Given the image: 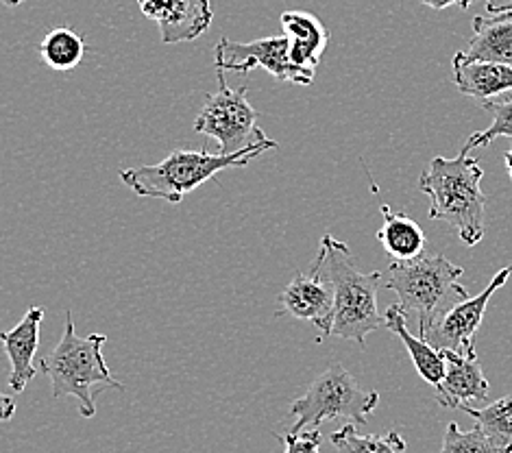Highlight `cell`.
I'll return each mask as SVG.
<instances>
[{
    "label": "cell",
    "instance_id": "obj_28",
    "mask_svg": "<svg viewBox=\"0 0 512 453\" xmlns=\"http://www.w3.org/2000/svg\"><path fill=\"white\" fill-rule=\"evenodd\" d=\"M486 9L489 14H504V11H512V0H486Z\"/></svg>",
    "mask_w": 512,
    "mask_h": 453
},
{
    "label": "cell",
    "instance_id": "obj_12",
    "mask_svg": "<svg viewBox=\"0 0 512 453\" xmlns=\"http://www.w3.org/2000/svg\"><path fill=\"white\" fill-rule=\"evenodd\" d=\"M44 314V308H31L14 329L0 332V342H3L5 353L11 362L9 388L18 395L35 377L33 358L40 345V325Z\"/></svg>",
    "mask_w": 512,
    "mask_h": 453
},
{
    "label": "cell",
    "instance_id": "obj_31",
    "mask_svg": "<svg viewBox=\"0 0 512 453\" xmlns=\"http://www.w3.org/2000/svg\"><path fill=\"white\" fill-rule=\"evenodd\" d=\"M495 453H512V447H508V449H502V451H495Z\"/></svg>",
    "mask_w": 512,
    "mask_h": 453
},
{
    "label": "cell",
    "instance_id": "obj_7",
    "mask_svg": "<svg viewBox=\"0 0 512 453\" xmlns=\"http://www.w3.org/2000/svg\"><path fill=\"white\" fill-rule=\"evenodd\" d=\"M216 77L218 90L205 96V105L194 122V131L214 138L223 155H234L275 142L258 127V112L247 99V83L240 85L238 90H231L225 83V72L216 70Z\"/></svg>",
    "mask_w": 512,
    "mask_h": 453
},
{
    "label": "cell",
    "instance_id": "obj_11",
    "mask_svg": "<svg viewBox=\"0 0 512 453\" xmlns=\"http://www.w3.org/2000/svg\"><path fill=\"white\" fill-rule=\"evenodd\" d=\"M445 360V375L436 386V399L443 408L456 410L467 401H486L489 397V379L478 358H462V355L441 349Z\"/></svg>",
    "mask_w": 512,
    "mask_h": 453
},
{
    "label": "cell",
    "instance_id": "obj_29",
    "mask_svg": "<svg viewBox=\"0 0 512 453\" xmlns=\"http://www.w3.org/2000/svg\"><path fill=\"white\" fill-rule=\"evenodd\" d=\"M504 159H506V168H508V175H510V179H512V146H510V149L506 151Z\"/></svg>",
    "mask_w": 512,
    "mask_h": 453
},
{
    "label": "cell",
    "instance_id": "obj_22",
    "mask_svg": "<svg viewBox=\"0 0 512 453\" xmlns=\"http://www.w3.org/2000/svg\"><path fill=\"white\" fill-rule=\"evenodd\" d=\"M482 107L493 116L491 127L484 131L471 133L465 146H462V155H469L473 149H482L489 146L497 138H510L512 140V96L510 99H491L482 103Z\"/></svg>",
    "mask_w": 512,
    "mask_h": 453
},
{
    "label": "cell",
    "instance_id": "obj_8",
    "mask_svg": "<svg viewBox=\"0 0 512 453\" xmlns=\"http://www.w3.org/2000/svg\"><path fill=\"white\" fill-rule=\"evenodd\" d=\"M214 68L221 72H247L253 68H264L268 75L277 81L310 85L314 81V72L303 70L290 61V46L286 35H271V38L253 40V42H234L223 38L216 44Z\"/></svg>",
    "mask_w": 512,
    "mask_h": 453
},
{
    "label": "cell",
    "instance_id": "obj_27",
    "mask_svg": "<svg viewBox=\"0 0 512 453\" xmlns=\"http://www.w3.org/2000/svg\"><path fill=\"white\" fill-rule=\"evenodd\" d=\"M16 414V401L0 393V421H11V416Z\"/></svg>",
    "mask_w": 512,
    "mask_h": 453
},
{
    "label": "cell",
    "instance_id": "obj_23",
    "mask_svg": "<svg viewBox=\"0 0 512 453\" xmlns=\"http://www.w3.org/2000/svg\"><path fill=\"white\" fill-rule=\"evenodd\" d=\"M441 453H495V449L478 425L469 432H462L456 423H449Z\"/></svg>",
    "mask_w": 512,
    "mask_h": 453
},
{
    "label": "cell",
    "instance_id": "obj_17",
    "mask_svg": "<svg viewBox=\"0 0 512 453\" xmlns=\"http://www.w3.org/2000/svg\"><path fill=\"white\" fill-rule=\"evenodd\" d=\"M384 321H386V327L390 329V332L397 334L401 338V342H404V345H406L410 358L414 362V369H417L421 379H425V382L436 388L438 382H441L443 375H445L443 353L436 351L428 340L414 338L408 332L406 314H404V310H401L399 303L397 305H390V308L384 314Z\"/></svg>",
    "mask_w": 512,
    "mask_h": 453
},
{
    "label": "cell",
    "instance_id": "obj_14",
    "mask_svg": "<svg viewBox=\"0 0 512 453\" xmlns=\"http://www.w3.org/2000/svg\"><path fill=\"white\" fill-rule=\"evenodd\" d=\"M282 29L288 38L292 64L316 75L329 42L325 24L308 11H284Z\"/></svg>",
    "mask_w": 512,
    "mask_h": 453
},
{
    "label": "cell",
    "instance_id": "obj_25",
    "mask_svg": "<svg viewBox=\"0 0 512 453\" xmlns=\"http://www.w3.org/2000/svg\"><path fill=\"white\" fill-rule=\"evenodd\" d=\"M175 0H138V7L144 14V18L160 22L166 18V14L173 9Z\"/></svg>",
    "mask_w": 512,
    "mask_h": 453
},
{
    "label": "cell",
    "instance_id": "obj_9",
    "mask_svg": "<svg viewBox=\"0 0 512 453\" xmlns=\"http://www.w3.org/2000/svg\"><path fill=\"white\" fill-rule=\"evenodd\" d=\"M510 277H512V266L502 268V271L491 279V284L486 286L478 297H469L467 301L458 303L454 310H449L441 321H438L430 332H425L421 338L428 340L436 351L447 349L462 355V358H478V353H475V336H478V329L484 321L486 305H489L491 297L506 284Z\"/></svg>",
    "mask_w": 512,
    "mask_h": 453
},
{
    "label": "cell",
    "instance_id": "obj_19",
    "mask_svg": "<svg viewBox=\"0 0 512 453\" xmlns=\"http://www.w3.org/2000/svg\"><path fill=\"white\" fill-rule=\"evenodd\" d=\"M85 53H88V46H85L81 35L70 27H57L48 31L38 46V55L44 64L59 72L75 70Z\"/></svg>",
    "mask_w": 512,
    "mask_h": 453
},
{
    "label": "cell",
    "instance_id": "obj_5",
    "mask_svg": "<svg viewBox=\"0 0 512 453\" xmlns=\"http://www.w3.org/2000/svg\"><path fill=\"white\" fill-rule=\"evenodd\" d=\"M105 342V334L79 338L68 312L62 340H59L55 351L40 362L42 373L51 379L53 399L75 397L83 419H92L96 414L94 388H123L105 364Z\"/></svg>",
    "mask_w": 512,
    "mask_h": 453
},
{
    "label": "cell",
    "instance_id": "obj_16",
    "mask_svg": "<svg viewBox=\"0 0 512 453\" xmlns=\"http://www.w3.org/2000/svg\"><path fill=\"white\" fill-rule=\"evenodd\" d=\"M380 210L384 225L377 231V240H380L390 260L410 262L423 255L425 247H428V236H425V231L421 229L417 220L390 210L388 205H382Z\"/></svg>",
    "mask_w": 512,
    "mask_h": 453
},
{
    "label": "cell",
    "instance_id": "obj_3",
    "mask_svg": "<svg viewBox=\"0 0 512 453\" xmlns=\"http://www.w3.org/2000/svg\"><path fill=\"white\" fill-rule=\"evenodd\" d=\"M462 266L449 262L443 253H423L410 262H388V275L382 286L399 297L404 314H414L421 336L469 299L462 286Z\"/></svg>",
    "mask_w": 512,
    "mask_h": 453
},
{
    "label": "cell",
    "instance_id": "obj_24",
    "mask_svg": "<svg viewBox=\"0 0 512 453\" xmlns=\"http://www.w3.org/2000/svg\"><path fill=\"white\" fill-rule=\"evenodd\" d=\"M284 443V453H321L323 434L319 427H312L310 432H297V434H284L277 436Z\"/></svg>",
    "mask_w": 512,
    "mask_h": 453
},
{
    "label": "cell",
    "instance_id": "obj_1",
    "mask_svg": "<svg viewBox=\"0 0 512 453\" xmlns=\"http://www.w3.org/2000/svg\"><path fill=\"white\" fill-rule=\"evenodd\" d=\"M334 290V327L332 336L353 340L364 349L367 336L386 325L377 308V290L384 275L380 271L362 273L345 242L325 234L319 255L310 268Z\"/></svg>",
    "mask_w": 512,
    "mask_h": 453
},
{
    "label": "cell",
    "instance_id": "obj_21",
    "mask_svg": "<svg viewBox=\"0 0 512 453\" xmlns=\"http://www.w3.org/2000/svg\"><path fill=\"white\" fill-rule=\"evenodd\" d=\"M340 453H404L406 440L397 430L386 436H362L356 423H347L329 436Z\"/></svg>",
    "mask_w": 512,
    "mask_h": 453
},
{
    "label": "cell",
    "instance_id": "obj_10",
    "mask_svg": "<svg viewBox=\"0 0 512 453\" xmlns=\"http://www.w3.org/2000/svg\"><path fill=\"white\" fill-rule=\"evenodd\" d=\"M277 314H288L299 321L319 327L321 338L332 336L334 327V290L316 273L295 275L286 290L279 295Z\"/></svg>",
    "mask_w": 512,
    "mask_h": 453
},
{
    "label": "cell",
    "instance_id": "obj_6",
    "mask_svg": "<svg viewBox=\"0 0 512 453\" xmlns=\"http://www.w3.org/2000/svg\"><path fill=\"white\" fill-rule=\"evenodd\" d=\"M380 403L375 390H364L343 364L336 362L314 379L308 393L290 403V416H295L292 434L306 427H319L323 421L351 419L356 425H367L369 414Z\"/></svg>",
    "mask_w": 512,
    "mask_h": 453
},
{
    "label": "cell",
    "instance_id": "obj_20",
    "mask_svg": "<svg viewBox=\"0 0 512 453\" xmlns=\"http://www.w3.org/2000/svg\"><path fill=\"white\" fill-rule=\"evenodd\" d=\"M460 410L471 416L473 423L489 438L495 451L512 447V393L497 399L486 408H471L469 403H465V406H460Z\"/></svg>",
    "mask_w": 512,
    "mask_h": 453
},
{
    "label": "cell",
    "instance_id": "obj_13",
    "mask_svg": "<svg viewBox=\"0 0 512 453\" xmlns=\"http://www.w3.org/2000/svg\"><path fill=\"white\" fill-rule=\"evenodd\" d=\"M456 57L462 61H491V64L512 66V11L475 16L473 38Z\"/></svg>",
    "mask_w": 512,
    "mask_h": 453
},
{
    "label": "cell",
    "instance_id": "obj_4",
    "mask_svg": "<svg viewBox=\"0 0 512 453\" xmlns=\"http://www.w3.org/2000/svg\"><path fill=\"white\" fill-rule=\"evenodd\" d=\"M273 149H277V142L255 146V149L240 151L234 155L210 153L207 149H179L162 159L160 164L120 170V181L136 192L138 197L162 199L177 205L186 194L203 186L205 181L214 179L221 170L245 168L255 157Z\"/></svg>",
    "mask_w": 512,
    "mask_h": 453
},
{
    "label": "cell",
    "instance_id": "obj_30",
    "mask_svg": "<svg viewBox=\"0 0 512 453\" xmlns=\"http://www.w3.org/2000/svg\"><path fill=\"white\" fill-rule=\"evenodd\" d=\"M3 3H5L7 7H18V5L24 3V0H3Z\"/></svg>",
    "mask_w": 512,
    "mask_h": 453
},
{
    "label": "cell",
    "instance_id": "obj_18",
    "mask_svg": "<svg viewBox=\"0 0 512 453\" xmlns=\"http://www.w3.org/2000/svg\"><path fill=\"white\" fill-rule=\"evenodd\" d=\"M214 18L212 0H175L173 9L160 20V33L164 44L192 42L210 29Z\"/></svg>",
    "mask_w": 512,
    "mask_h": 453
},
{
    "label": "cell",
    "instance_id": "obj_2",
    "mask_svg": "<svg viewBox=\"0 0 512 453\" xmlns=\"http://www.w3.org/2000/svg\"><path fill=\"white\" fill-rule=\"evenodd\" d=\"M484 170L469 155L434 157L419 179V190L430 199V218L454 227L467 247H475L486 234Z\"/></svg>",
    "mask_w": 512,
    "mask_h": 453
},
{
    "label": "cell",
    "instance_id": "obj_26",
    "mask_svg": "<svg viewBox=\"0 0 512 453\" xmlns=\"http://www.w3.org/2000/svg\"><path fill=\"white\" fill-rule=\"evenodd\" d=\"M421 3L425 5V7H430V9H436V11H441V9H447V7H460V9H469L475 0H421Z\"/></svg>",
    "mask_w": 512,
    "mask_h": 453
},
{
    "label": "cell",
    "instance_id": "obj_15",
    "mask_svg": "<svg viewBox=\"0 0 512 453\" xmlns=\"http://www.w3.org/2000/svg\"><path fill=\"white\" fill-rule=\"evenodd\" d=\"M451 68H454L456 88L482 103L512 90V66L491 64V61H462L454 55Z\"/></svg>",
    "mask_w": 512,
    "mask_h": 453
}]
</instances>
